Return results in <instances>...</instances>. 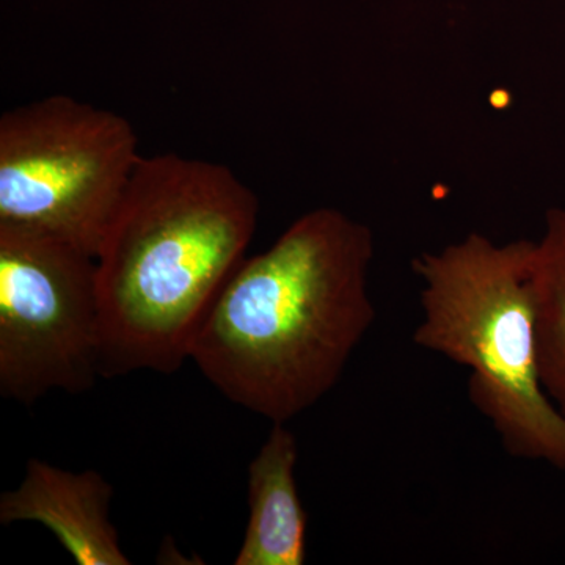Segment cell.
Here are the masks:
<instances>
[{
  "instance_id": "obj_4",
  "label": "cell",
  "mask_w": 565,
  "mask_h": 565,
  "mask_svg": "<svg viewBox=\"0 0 565 565\" xmlns=\"http://www.w3.org/2000/svg\"><path fill=\"white\" fill-rule=\"evenodd\" d=\"M131 122L66 95L0 117V225L61 237L96 258L141 158Z\"/></svg>"
},
{
  "instance_id": "obj_2",
  "label": "cell",
  "mask_w": 565,
  "mask_h": 565,
  "mask_svg": "<svg viewBox=\"0 0 565 565\" xmlns=\"http://www.w3.org/2000/svg\"><path fill=\"white\" fill-rule=\"evenodd\" d=\"M258 218V196L228 167L141 156L96 252L103 377L181 370Z\"/></svg>"
},
{
  "instance_id": "obj_1",
  "label": "cell",
  "mask_w": 565,
  "mask_h": 565,
  "mask_svg": "<svg viewBox=\"0 0 565 565\" xmlns=\"http://www.w3.org/2000/svg\"><path fill=\"white\" fill-rule=\"evenodd\" d=\"M374 250L364 223L333 207L307 212L233 270L189 360L226 399L291 422L332 392L375 322Z\"/></svg>"
},
{
  "instance_id": "obj_5",
  "label": "cell",
  "mask_w": 565,
  "mask_h": 565,
  "mask_svg": "<svg viewBox=\"0 0 565 565\" xmlns=\"http://www.w3.org/2000/svg\"><path fill=\"white\" fill-rule=\"evenodd\" d=\"M96 258L51 236L0 225V394L24 405L88 392L103 377Z\"/></svg>"
},
{
  "instance_id": "obj_3",
  "label": "cell",
  "mask_w": 565,
  "mask_h": 565,
  "mask_svg": "<svg viewBox=\"0 0 565 565\" xmlns=\"http://www.w3.org/2000/svg\"><path fill=\"white\" fill-rule=\"evenodd\" d=\"M533 241L470 233L414 259L422 321L414 341L468 367V396L508 455L565 470V416L539 374Z\"/></svg>"
},
{
  "instance_id": "obj_7",
  "label": "cell",
  "mask_w": 565,
  "mask_h": 565,
  "mask_svg": "<svg viewBox=\"0 0 565 565\" xmlns=\"http://www.w3.org/2000/svg\"><path fill=\"white\" fill-rule=\"evenodd\" d=\"M299 446L274 423L248 467V523L234 565H303L308 515L296 481Z\"/></svg>"
},
{
  "instance_id": "obj_8",
  "label": "cell",
  "mask_w": 565,
  "mask_h": 565,
  "mask_svg": "<svg viewBox=\"0 0 565 565\" xmlns=\"http://www.w3.org/2000/svg\"><path fill=\"white\" fill-rule=\"evenodd\" d=\"M539 374L546 396L565 416V211L546 212L531 255Z\"/></svg>"
},
{
  "instance_id": "obj_6",
  "label": "cell",
  "mask_w": 565,
  "mask_h": 565,
  "mask_svg": "<svg viewBox=\"0 0 565 565\" xmlns=\"http://www.w3.org/2000/svg\"><path fill=\"white\" fill-rule=\"evenodd\" d=\"M111 500L114 487L98 471L31 459L20 487L0 497V523H39L77 565H131L111 523Z\"/></svg>"
}]
</instances>
